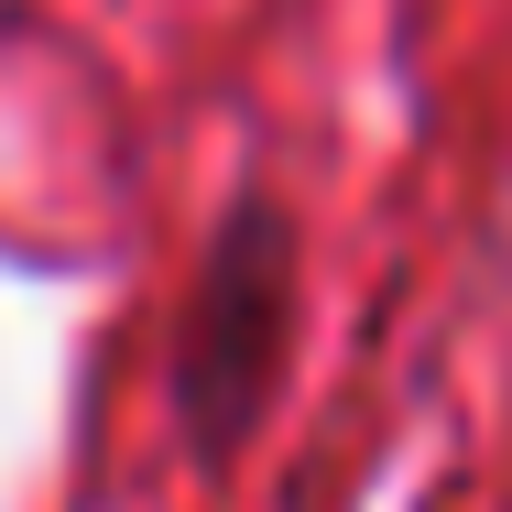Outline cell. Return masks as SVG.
<instances>
[{
  "label": "cell",
  "mask_w": 512,
  "mask_h": 512,
  "mask_svg": "<svg viewBox=\"0 0 512 512\" xmlns=\"http://www.w3.org/2000/svg\"><path fill=\"white\" fill-rule=\"evenodd\" d=\"M284 349H295V218L273 197H240L175 316V425L197 458H229L273 414Z\"/></svg>",
  "instance_id": "obj_1"
}]
</instances>
